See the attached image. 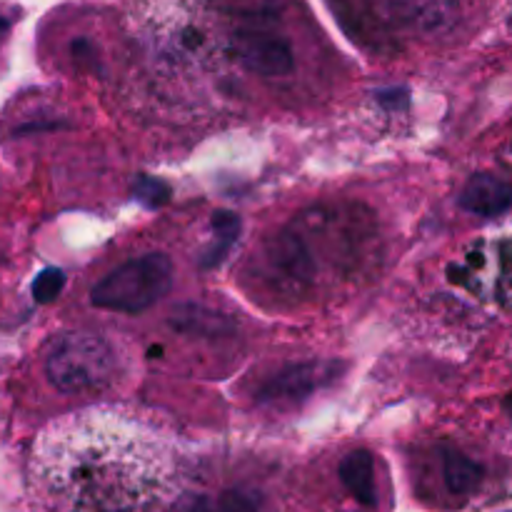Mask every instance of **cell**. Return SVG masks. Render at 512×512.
Wrapping results in <instances>:
<instances>
[{
  "label": "cell",
  "mask_w": 512,
  "mask_h": 512,
  "mask_svg": "<svg viewBox=\"0 0 512 512\" xmlns=\"http://www.w3.org/2000/svg\"><path fill=\"white\" fill-rule=\"evenodd\" d=\"M213 230V245H210L203 253V258H200V268L203 270L218 268V265H223V260L228 258L233 245L238 243L240 218L235 213H230V210H218V213H213Z\"/></svg>",
  "instance_id": "obj_10"
},
{
  "label": "cell",
  "mask_w": 512,
  "mask_h": 512,
  "mask_svg": "<svg viewBox=\"0 0 512 512\" xmlns=\"http://www.w3.org/2000/svg\"><path fill=\"white\" fill-rule=\"evenodd\" d=\"M440 460H443V480L450 495L468 498L478 490L480 480H483V468L475 460H470L468 455L455 448L440 450Z\"/></svg>",
  "instance_id": "obj_9"
},
{
  "label": "cell",
  "mask_w": 512,
  "mask_h": 512,
  "mask_svg": "<svg viewBox=\"0 0 512 512\" xmlns=\"http://www.w3.org/2000/svg\"><path fill=\"white\" fill-rule=\"evenodd\" d=\"M173 285V263L163 253H148L110 270L93 290L90 303L100 310L138 315L153 308Z\"/></svg>",
  "instance_id": "obj_2"
},
{
  "label": "cell",
  "mask_w": 512,
  "mask_h": 512,
  "mask_svg": "<svg viewBox=\"0 0 512 512\" xmlns=\"http://www.w3.org/2000/svg\"><path fill=\"white\" fill-rule=\"evenodd\" d=\"M343 365L335 360H310L295 363L270 375L258 390L255 400L260 405H303L330 383H335Z\"/></svg>",
  "instance_id": "obj_4"
},
{
  "label": "cell",
  "mask_w": 512,
  "mask_h": 512,
  "mask_svg": "<svg viewBox=\"0 0 512 512\" xmlns=\"http://www.w3.org/2000/svg\"><path fill=\"white\" fill-rule=\"evenodd\" d=\"M33 473L53 512H148L165 490L158 460L108 448V440L78 425L45 435Z\"/></svg>",
  "instance_id": "obj_1"
},
{
  "label": "cell",
  "mask_w": 512,
  "mask_h": 512,
  "mask_svg": "<svg viewBox=\"0 0 512 512\" xmlns=\"http://www.w3.org/2000/svg\"><path fill=\"white\" fill-rule=\"evenodd\" d=\"M133 195L135 200H140V203L145 205V208L158 210L168 203L173 190H170V185L163 183V180L150 178V175H138V180L133 183Z\"/></svg>",
  "instance_id": "obj_12"
},
{
  "label": "cell",
  "mask_w": 512,
  "mask_h": 512,
  "mask_svg": "<svg viewBox=\"0 0 512 512\" xmlns=\"http://www.w3.org/2000/svg\"><path fill=\"white\" fill-rule=\"evenodd\" d=\"M378 100L385 105V108H403V105H408V90L405 88L380 90Z\"/></svg>",
  "instance_id": "obj_14"
},
{
  "label": "cell",
  "mask_w": 512,
  "mask_h": 512,
  "mask_svg": "<svg viewBox=\"0 0 512 512\" xmlns=\"http://www.w3.org/2000/svg\"><path fill=\"white\" fill-rule=\"evenodd\" d=\"M45 373L60 393H93L113 380L115 353L100 335L68 333L50 348Z\"/></svg>",
  "instance_id": "obj_3"
},
{
  "label": "cell",
  "mask_w": 512,
  "mask_h": 512,
  "mask_svg": "<svg viewBox=\"0 0 512 512\" xmlns=\"http://www.w3.org/2000/svg\"><path fill=\"white\" fill-rule=\"evenodd\" d=\"M340 480L348 488V493L365 508H373L378 503V490H375V460L370 450H350L338 468Z\"/></svg>",
  "instance_id": "obj_8"
},
{
  "label": "cell",
  "mask_w": 512,
  "mask_h": 512,
  "mask_svg": "<svg viewBox=\"0 0 512 512\" xmlns=\"http://www.w3.org/2000/svg\"><path fill=\"white\" fill-rule=\"evenodd\" d=\"M223 315L205 308H183L175 310L173 325L180 330H193V333H208V325L220 333L223 330Z\"/></svg>",
  "instance_id": "obj_11"
},
{
  "label": "cell",
  "mask_w": 512,
  "mask_h": 512,
  "mask_svg": "<svg viewBox=\"0 0 512 512\" xmlns=\"http://www.w3.org/2000/svg\"><path fill=\"white\" fill-rule=\"evenodd\" d=\"M460 208L483 218L508 213L512 208V183L493 173H475L460 190Z\"/></svg>",
  "instance_id": "obj_7"
},
{
  "label": "cell",
  "mask_w": 512,
  "mask_h": 512,
  "mask_svg": "<svg viewBox=\"0 0 512 512\" xmlns=\"http://www.w3.org/2000/svg\"><path fill=\"white\" fill-rule=\"evenodd\" d=\"M235 58L245 70L265 78H283L295 68L293 48L280 35L260 28H243L233 35Z\"/></svg>",
  "instance_id": "obj_5"
},
{
  "label": "cell",
  "mask_w": 512,
  "mask_h": 512,
  "mask_svg": "<svg viewBox=\"0 0 512 512\" xmlns=\"http://www.w3.org/2000/svg\"><path fill=\"white\" fill-rule=\"evenodd\" d=\"M63 285H65L63 270L58 268L43 270L33 283V298L38 300V303H53V300L60 295V290H63Z\"/></svg>",
  "instance_id": "obj_13"
},
{
  "label": "cell",
  "mask_w": 512,
  "mask_h": 512,
  "mask_svg": "<svg viewBox=\"0 0 512 512\" xmlns=\"http://www.w3.org/2000/svg\"><path fill=\"white\" fill-rule=\"evenodd\" d=\"M8 30H10V20L0 15V40L5 38V33H8Z\"/></svg>",
  "instance_id": "obj_15"
},
{
  "label": "cell",
  "mask_w": 512,
  "mask_h": 512,
  "mask_svg": "<svg viewBox=\"0 0 512 512\" xmlns=\"http://www.w3.org/2000/svg\"><path fill=\"white\" fill-rule=\"evenodd\" d=\"M265 260H268L270 273L280 278V283L288 285V288L300 290L313 283L315 260L300 233L283 230V233L275 235L265 248Z\"/></svg>",
  "instance_id": "obj_6"
}]
</instances>
